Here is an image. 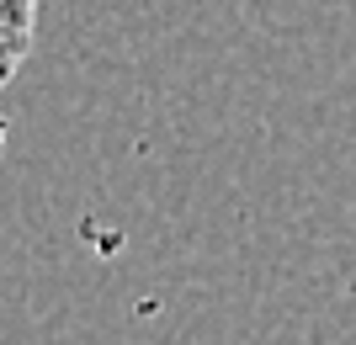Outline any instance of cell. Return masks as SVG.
<instances>
[{
    "instance_id": "1",
    "label": "cell",
    "mask_w": 356,
    "mask_h": 345,
    "mask_svg": "<svg viewBox=\"0 0 356 345\" xmlns=\"http://www.w3.org/2000/svg\"><path fill=\"white\" fill-rule=\"evenodd\" d=\"M38 43V0H0V90L11 85Z\"/></svg>"
}]
</instances>
